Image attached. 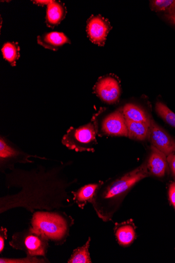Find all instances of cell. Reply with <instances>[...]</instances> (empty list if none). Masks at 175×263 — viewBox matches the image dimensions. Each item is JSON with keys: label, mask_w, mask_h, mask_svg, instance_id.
Instances as JSON below:
<instances>
[{"label": "cell", "mask_w": 175, "mask_h": 263, "mask_svg": "<svg viewBox=\"0 0 175 263\" xmlns=\"http://www.w3.org/2000/svg\"><path fill=\"white\" fill-rule=\"evenodd\" d=\"M72 163L60 161L51 166L39 164L31 170L15 168L5 173L6 187L16 189V192L0 198V214L18 208L33 213L72 207L75 203L71 189L77 181L66 174Z\"/></svg>", "instance_id": "6da1fadb"}, {"label": "cell", "mask_w": 175, "mask_h": 263, "mask_svg": "<svg viewBox=\"0 0 175 263\" xmlns=\"http://www.w3.org/2000/svg\"><path fill=\"white\" fill-rule=\"evenodd\" d=\"M147 163L118 178L102 182L90 203L97 216L104 222L112 221L125 197L138 182L149 176Z\"/></svg>", "instance_id": "7a4b0ae2"}, {"label": "cell", "mask_w": 175, "mask_h": 263, "mask_svg": "<svg viewBox=\"0 0 175 263\" xmlns=\"http://www.w3.org/2000/svg\"><path fill=\"white\" fill-rule=\"evenodd\" d=\"M74 219L62 210L36 211L31 220V229L55 246H63L70 235Z\"/></svg>", "instance_id": "3957f363"}, {"label": "cell", "mask_w": 175, "mask_h": 263, "mask_svg": "<svg viewBox=\"0 0 175 263\" xmlns=\"http://www.w3.org/2000/svg\"><path fill=\"white\" fill-rule=\"evenodd\" d=\"M49 242L47 238L33 231L29 226L14 233L9 245L15 250L23 251L27 256L46 257Z\"/></svg>", "instance_id": "277c9868"}, {"label": "cell", "mask_w": 175, "mask_h": 263, "mask_svg": "<svg viewBox=\"0 0 175 263\" xmlns=\"http://www.w3.org/2000/svg\"><path fill=\"white\" fill-rule=\"evenodd\" d=\"M96 132L91 123L78 127H70L62 138L63 145L68 149L76 152H94L93 145L96 143Z\"/></svg>", "instance_id": "5b68a950"}, {"label": "cell", "mask_w": 175, "mask_h": 263, "mask_svg": "<svg viewBox=\"0 0 175 263\" xmlns=\"http://www.w3.org/2000/svg\"><path fill=\"white\" fill-rule=\"evenodd\" d=\"M48 160L46 158L25 153L3 136L0 138V171L5 174L15 168L16 163H32L31 158Z\"/></svg>", "instance_id": "8992f818"}, {"label": "cell", "mask_w": 175, "mask_h": 263, "mask_svg": "<svg viewBox=\"0 0 175 263\" xmlns=\"http://www.w3.org/2000/svg\"><path fill=\"white\" fill-rule=\"evenodd\" d=\"M148 139L153 146L167 156L175 152V140L152 119Z\"/></svg>", "instance_id": "52a82bcc"}, {"label": "cell", "mask_w": 175, "mask_h": 263, "mask_svg": "<svg viewBox=\"0 0 175 263\" xmlns=\"http://www.w3.org/2000/svg\"><path fill=\"white\" fill-rule=\"evenodd\" d=\"M111 28L108 20L101 16H92L87 22V33L93 43L104 46Z\"/></svg>", "instance_id": "ba28073f"}, {"label": "cell", "mask_w": 175, "mask_h": 263, "mask_svg": "<svg viewBox=\"0 0 175 263\" xmlns=\"http://www.w3.org/2000/svg\"><path fill=\"white\" fill-rule=\"evenodd\" d=\"M95 92L103 102L111 104L118 101L121 88L118 81L112 77L108 76L100 80L95 86Z\"/></svg>", "instance_id": "9c48e42d"}, {"label": "cell", "mask_w": 175, "mask_h": 263, "mask_svg": "<svg viewBox=\"0 0 175 263\" xmlns=\"http://www.w3.org/2000/svg\"><path fill=\"white\" fill-rule=\"evenodd\" d=\"M101 129L107 136L128 137L126 119L120 110L109 114L104 118Z\"/></svg>", "instance_id": "30bf717a"}, {"label": "cell", "mask_w": 175, "mask_h": 263, "mask_svg": "<svg viewBox=\"0 0 175 263\" xmlns=\"http://www.w3.org/2000/svg\"><path fill=\"white\" fill-rule=\"evenodd\" d=\"M147 165L150 175L158 178L163 177L168 170L167 156L152 146Z\"/></svg>", "instance_id": "8fae6325"}, {"label": "cell", "mask_w": 175, "mask_h": 263, "mask_svg": "<svg viewBox=\"0 0 175 263\" xmlns=\"http://www.w3.org/2000/svg\"><path fill=\"white\" fill-rule=\"evenodd\" d=\"M136 229L132 219L115 223L114 233L118 244L122 247L131 245L136 238Z\"/></svg>", "instance_id": "7c38bea8"}, {"label": "cell", "mask_w": 175, "mask_h": 263, "mask_svg": "<svg viewBox=\"0 0 175 263\" xmlns=\"http://www.w3.org/2000/svg\"><path fill=\"white\" fill-rule=\"evenodd\" d=\"M67 13L65 5L61 2L52 1L47 6L45 23L49 28L54 29L64 20Z\"/></svg>", "instance_id": "4fadbf2b"}, {"label": "cell", "mask_w": 175, "mask_h": 263, "mask_svg": "<svg viewBox=\"0 0 175 263\" xmlns=\"http://www.w3.org/2000/svg\"><path fill=\"white\" fill-rule=\"evenodd\" d=\"M37 41L39 45L45 49L52 51H58L66 44H70L69 39L63 33L52 32L45 33L37 36Z\"/></svg>", "instance_id": "5bb4252c"}, {"label": "cell", "mask_w": 175, "mask_h": 263, "mask_svg": "<svg viewBox=\"0 0 175 263\" xmlns=\"http://www.w3.org/2000/svg\"><path fill=\"white\" fill-rule=\"evenodd\" d=\"M102 182H99L97 183L86 184L76 191L72 190L71 194L75 204H76L80 209L83 210L88 203H90L98 188L102 184Z\"/></svg>", "instance_id": "9a60e30c"}, {"label": "cell", "mask_w": 175, "mask_h": 263, "mask_svg": "<svg viewBox=\"0 0 175 263\" xmlns=\"http://www.w3.org/2000/svg\"><path fill=\"white\" fill-rule=\"evenodd\" d=\"M126 120L151 125L152 119L140 107L133 104H127L122 109Z\"/></svg>", "instance_id": "2e32d148"}, {"label": "cell", "mask_w": 175, "mask_h": 263, "mask_svg": "<svg viewBox=\"0 0 175 263\" xmlns=\"http://www.w3.org/2000/svg\"><path fill=\"white\" fill-rule=\"evenodd\" d=\"M126 122L129 138L139 141L148 138L150 125L128 120H126Z\"/></svg>", "instance_id": "e0dca14e"}, {"label": "cell", "mask_w": 175, "mask_h": 263, "mask_svg": "<svg viewBox=\"0 0 175 263\" xmlns=\"http://www.w3.org/2000/svg\"><path fill=\"white\" fill-rule=\"evenodd\" d=\"M91 238L89 237L86 243L82 247H79L73 251L68 263H92L89 249Z\"/></svg>", "instance_id": "ac0fdd59"}, {"label": "cell", "mask_w": 175, "mask_h": 263, "mask_svg": "<svg viewBox=\"0 0 175 263\" xmlns=\"http://www.w3.org/2000/svg\"><path fill=\"white\" fill-rule=\"evenodd\" d=\"M2 51L4 59L12 66H16L17 61L20 58V48L18 43L7 42L4 44Z\"/></svg>", "instance_id": "d6986e66"}, {"label": "cell", "mask_w": 175, "mask_h": 263, "mask_svg": "<svg viewBox=\"0 0 175 263\" xmlns=\"http://www.w3.org/2000/svg\"><path fill=\"white\" fill-rule=\"evenodd\" d=\"M155 110L165 122L175 128V114L165 104L161 102H158L155 105Z\"/></svg>", "instance_id": "ffe728a7"}, {"label": "cell", "mask_w": 175, "mask_h": 263, "mask_svg": "<svg viewBox=\"0 0 175 263\" xmlns=\"http://www.w3.org/2000/svg\"><path fill=\"white\" fill-rule=\"evenodd\" d=\"M150 6L154 11L167 13L175 9V0H153Z\"/></svg>", "instance_id": "44dd1931"}, {"label": "cell", "mask_w": 175, "mask_h": 263, "mask_svg": "<svg viewBox=\"0 0 175 263\" xmlns=\"http://www.w3.org/2000/svg\"><path fill=\"white\" fill-rule=\"evenodd\" d=\"M41 256H27L26 258H7L6 257H1L0 258V262L1 263H45L50 262L47 257H43L40 258Z\"/></svg>", "instance_id": "7402d4cb"}, {"label": "cell", "mask_w": 175, "mask_h": 263, "mask_svg": "<svg viewBox=\"0 0 175 263\" xmlns=\"http://www.w3.org/2000/svg\"><path fill=\"white\" fill-rule=\"evenodd\" d=\"M8 230L6 228L2 227L0 229V253L2 254L5 250V242L8 238Z\"/></svg>", "instance_id": "603a6c76"}, {"label": "cell", "mask_w": 175, "mask_h": 263, "mask_svg": "<svg viewBox=\"0 0 175 263\" xmlns=\"http://www.w3.org/2000/svg\"><path fill=\"white\" fill-rule=\"evenodd\" d=\"M167 159L172 176L175 181V152L167 156Z\"/></svg>", "instance_id": "cb8c5ba5"}, {"label": "cell", "mask_w": 175, "mask_h": 263, "mask_svg": "<svg viewBox=\"0 0 175 263\" xmlns=\"http://www.w3.org/2000/svg\"><path fill=\"white\" fill-rule=\"evenodd\" d=\"M168 196L169 201L175 210V182L172 183L169 186Z\"/></svg>", "instance_id": "d4e9b609"}, {"label": "cell", "mask_w": 175, "mask_h": 263, "mask_svg": "<svg viewBox=\"0 0 175 263\" xmlns=\"http://www.w3.org/2000/svg\"><path fill=\"white\" fill-rule=\"evenodd\" d=\"M164 17L175 26V9L168 12L164 13Z\"/></svg>", "instance_id": "484cf974"}, {"label": "cell", "mask_w": 175, "mask_h": 263, "mask_svg": "<svg viewBox=\"0 0 175 263\" xmlns=\"http://www.w3.org/2000/svg\"><path fill=\"white\" fill-rule=\"evenodd\" d=\"M52 2V1H48V0H46V1H43V0H41V1H39V0H37V1H33L34 4L42 7L45 6H47Z\"/></svg>", "instance_id": "4316f807"}]
</instances>
